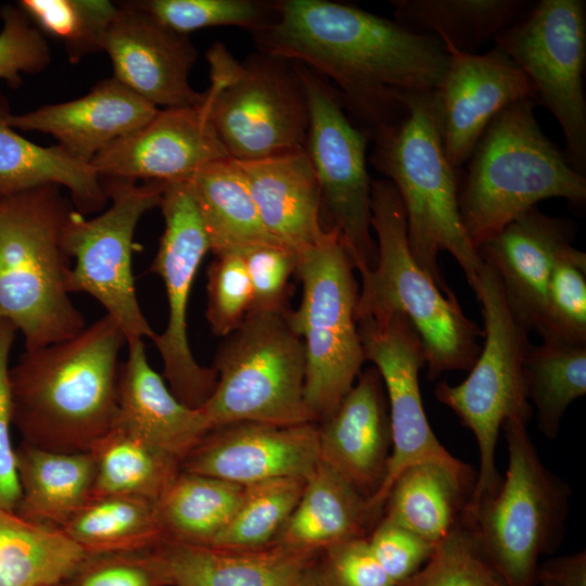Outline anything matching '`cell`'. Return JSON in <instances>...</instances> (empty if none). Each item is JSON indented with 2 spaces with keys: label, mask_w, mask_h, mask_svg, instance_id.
Masks as SVG:
<instances>
[{
  "label": "cell",
  "mask_w": 586,
  "mask_h": 586,
  "mask_svg": "<svg viewBox=\"0 0 586 586\" xmlns=\"http://www.w3.org/2000/svg\"><path fill=\"white\" fill-rule=\"evenodd\" d=\"M273 9L271 21L252 33L259 51L333 81L370 141L406 117V93L434 91L444 74L442 41L396 21L329 0H279Z\"/></svg>",
  "instance_id": "6da1fadb"
},
{
  "label": "cell",
  "mask_w": 586,
  "mask_h": 586,
  "mask_svg": "<svg viewBox=\"0 0 586 586\" xmlns=\"http://www.w3.org/2000/svg\"><path fill=\"white\" fill-rule=\"evenodd\" d=\"M125 344V334L105 315L72 337L21 355L9 377L12 423L22 443L89 451L116 421Z\"/></svg>",
  "instance_id": "7a4b0ae2"
},
{
  "label": "cell",
  "mask_w": 586,
  "mask_h": 586,
  "mask_svg": "<svg viewBox=\"0 0 586 586\" xmlns=\"http://www.w3.org/2000/svg\"><path fill=\"white\" fill-rule=\"evenodd\" d=\"M72 211L56 184L0 195V318L22 332L26 351L86 327L67 289L64 230Z\"/></svg>",
  "instance_id": "3957f363"
},
{
  "label": "cell",
  "mask_w": 586,
  "mask_h": 586,
  "mask_svg": "<svg viewBox=\"0 0 586 586\" xmlns=\"http://www.w3.org/2000/svg\"><path fill=\"white\" fill-rule=\"evenodd\" d=\"M536 105L534 100L523 99L502 110L467 162L458 205L476 251L543 200L585 203V175L545 135L535 117Z\"/></svg>",
  "instance_id": "277c9868"
},
{
  "label": "cell",
  "mask_w": 586,
  "mask_h": 586,
  "mask_svg": "<svg viewBox=\"0 0 586 586\" xmlns=\"http://www.w3.org/2000/svg\"><path fill=\"white\" fill-rule=\"evenodd\" d=\"M404 103L406 117L373 140L370 162L400 198L415 260L443 293L454 295L438 268L440 252L451 254L469 285L483 260L460 217L457 170L444 151L434 91L406 93Z\"/></svg>",
  "instance_id": "5b68a950"
},
{
  "label": "cell",
  "mask_w": 586,
  "mask_h": 586,
  "mask_svg": "<svg viewBox=\"0 0 586 586\" xmlns=\"http://www.w3.org/2000/svg\"><path fill=\"white\" fill-rule=\"evenodd\" d=\"M371 229L378 257L373 268L359 273L357 318L404 314L421 340L430 380L447 371L470 370L481 351L483 330L464 315L455 294L443 293L415 260L405 211L387 179L371 182Z\"/></svg>",
  "instance_id": "8992f818"
},
{
  "label": "cell",
  "mask_w": 586,
  "mask_h": 586,
  "mask_svg": "<svg viewBox=\"0 0 586 586\" xmlns=\"http://www.w3.org/2000/svg\"><path fill=\"white\" fill-rule=\"evenodd\" d=\"M470 286L482 308L484 345L464 381L458 385L440 382L434 390L436 398L459 417L476 441L480 464L467 512L475 510L501 484L496 467L500 428L510 419L528 421L532 417L525 382L530 331L510 309L497 275L484 262Z\"/></svg>",
  "instance_id": "52a82bcc"
},
{
  "label": "cell",
  "mask_w": 586,
  "mask_h": 586,
  "mask_svg": "<svg viewBox=\"0 0 586 586\" xmlns=\"http://www.w3.org/2000/svg\"><path fill=\"white\" fill-rule=\"evenodd\" d=\"M215 388L200 407L212 430L240 422H315L305 400L306 357L289 310L253 311L214 359Z\"/></svg>",
  "instance_id": "ba28073f"
},
{
  "label": "cell",
  "mask_w": 586,
  "mask_h": 586,
  "mask_svg": "<svg viewBox=\"0 0 586 586\" xmlns=\"http://www.w3.org/2000/svg\"><path fill=\"white\" fill-rule=\"evenodd\" d=\"M527 423H504L506 476L493 496L461 517L509 586H536L539 557L553 552L562 539L571 495L543 464Z\"/></svg>",
  "instance_id": "9c48e42d"
},
{
  "label": "cell",
  "mask_w": 586,
  "mask_h": 586,
  "mask_svg": "<svg viewBox=\"0 0 586 586\" xmlns=\"http://www.w3.org/2000/svg\"><path fill=\"white\" fill-rule=\"evenodd\" d=\"M337 233L328 230L297 253L302 298L289 320L305 347V400L315 422L327 419L354 385L366 361L357 327L359 286Z\"/></svg>",
  "instance_id": "30bf717a"
},
{
  "label": "cell",
  "mask_w": 586,
  "mask_h": 586,
  "mask_svg": "<svg viewBox=\"0 0 586 586\" xmlns=\"http://www.w3.org/2000/svg\"><path fill=\"white\" fill-rule=\"evenodd\" d=\"M211 120L229 157L252 161L306 148L309 109L295 65L259 51L239 63L213 46Z\"/></svg>",
  "instance_id": "8fae6325"
},
{
  "label": "cell",
  "mask_w": 586,
  "mask_h": 586,
  "mask_svg": "<svg viewBox=\"0 0 586 586\" xmlns=\"http://www.w3.org/2000/svg\"><path fill=\"white\" fill-rule=\"evenodd\" d=\"M165 182L107 178L103 184L111 205L87 219L72 211L65 225L64 245L74 258L68 279L69 293L93 296L120 328L126 340L156 335L138 303L132 273L136 227L151 208L158 206Z\"/></svg>",
  "instance_id": "7c38bea8"
},
{
  "label": "cell",
  "mask_w": 586,
  "mask_h": 586,
  "mask_svg": "<svg viewBox=\"0 0 586 586\" xmlns=\"http://www.w3.org/2000/svg\"><path fill=\"white\" fill-rule=\"evenodd\" d=\"M558 122L570 164L586 170V2L540 0L494 39Z\"/></svg>",
  "instance_id": "4fadbf2b"
},
{
  "label": "cell",
  "mask_w": 586,
  "mask_h": 586,
  "mask_svg": "<svg viewBox=\"0 0 586 586\" xmlns=\"http://www.w3.org/2000/svg\"><path fill=\"white\" fill-rule=\"evenodd\" d=\"M293 64L308 102L305 149L319 187L322 219H328V230L337 233L355 269L365 272L375 266L378 257L371 234L372 179L367 169L370 139L352 122L333 86Z\"/></svg>",
  "instance_id": "5bb4252c"
},
{
  "label": "cell",
  "mask_w": 586,
  "mask_h": 586,
  "mask_svg": "<svg viewBox=\"0 0 586 586\" xmlns=\"http://www.w3.org/2000/svg\"><path fill=\"white\" fill-rule=\"evenodd\" d=\"M158 206L165 228L151 271L164 283L168 317L165 330L152 341L169 390L184 405L200 408L212 395L217 374L194 358L187 318L191 288L209 241L188 179L165 182Z\"/></svg>",
  "instance_id": "9a60e30c"
},
{
  "label": "cell",
  "mask_w": 586,
  "mask_h": 586,
  "mask_svg": "<svg viewBox=\"0 0 586 586\" xmlns=\"http://www.w3.org/2000/svg\"><path fill=\"white\" fill-rule=\"evenodd\" d=\"M358 334L366 360L377 368L386 395L391 424V453L384 479L368 500L374 513L383 507L388 491L408 467L438 461L468 468L438 441L428 421L419 386V372L425 365L419 334L399 311L357 318Z\"/></svg>",
  "instance_id": "2e32d148"
},
{
  "label": "cell",
  "mask_w": 586,
  "mask_h": 586,
  "mask_svg": "<svg viewBox=\"0 0 586 586\" xmlns=\"http://www.w3.org/2000/svg\"><path fill=\"white\" fill-rule=\"evenodd\" d=\"M443 46L448 59L434 101L444 151L457 170L502 110L523 99L535 101V94L525 74L500 47L472 54Z\"/></svg>",
  "instance_id": "e0dca14e"
},
{
  "label": "cell",
  "mask_w": 586,
  "mask_h": 586,
  "mask_svg": "<svg viewBox=\"0 0 586 586\" xmlns=\"http://www.w3.org/2000/svg\"><path fill=\"white\" fill-rule=\"evenodd\" d=\"M212 91L202 103L158 110L142 128L114 141L89 163L100 178L173 182L230 158L211 120Z\"/></svg>",
  "instance_id": "ac0fdd59"
},
{
  "label": "cell",
  "mask_w": 586,
  "mask_h": 586,
  "mask_svg": "<svg viewBox=\"0 0 586 586\" xmlns=\"http://www.w3.org/2000/svg\"><path fill=\"white\" fill-rule=\"evenodd\" d=\"M117 5L102 42L113 77L156 107L202 103L205 91L189 81L198 59L189 36L169 29L133 1Z\"/></svg>",
  "instance_id": "d6986e66"
},
{
  "label": "cell",
  "mask_w": 586,
  "mask_h": 586,
  "mask_svg": "<svg viewBox=\"0 0 586 586\" xmlns=\"http://www.w3.org/2000/svg\"><path fill=\"white\" fill-rule=\"evenodd\" d=\"M319 460L316 422H240L213 430L186 457L181 470L247 486L280 477L306 479Z\"/></svg>",
  "instance_id": "ffe728a7"
},
{
  "label": "cell",
  "mask_w": 586,
  "mask_h": 586,
  "mask_svg": "<svg viewBox=\"0 0 586 586\" xmlns=\"http://www.w3.org/2000/svg\"><path fill=\"white\" fill-rule=\"evenodd\" d=\"M572 229L533 207L477 247L497 275L508 305L530 331L542 327L553 267L571 246Z\"/></svg>",
  "instance_id": "44dd1931"
},
{
  "label": "cell",
  "mask_w": 586,
  "mask_h": 586,
  "mask_svg": "<svg viewBox=\"0 0 586 586\" xmlns=\"http://www.w3.org/2000/svg\"><path fill=\"white\" fill-rule=\"evenodd\" d=\"M321 422L320 460L369 500L384 479L392 445L387 399L377 368L361 371Z\"/></svg>",
  "instance_id": "7402d4cb"
},
{
  "label": "cell",
  "mask_w": 586,
  "mask_h": 586,
  "mask_svg": "<svg viewBox=\"0 0 586 586\" xmlns=\"http://www.w3.org/2000/svg\"><path fill=\"white\" fill-rule=\"evenodd\" d=\"M158 110L111 77L81 98L9 113L7 123L13 129L51 135L68 154L89 164L107 145L146 125Z\"/></svg>",
  "instance_id": "603a6c76"
},
{
  "label": "cell",
  "mask_w": 586,
  "mask_h": 586,
  "mask_svg": "<svg viewBox=\"0 0 586 586\" xmlns=\"http://www.w3.org/2000/svg\"><path fill=\"white\" fill-rule=\"evenodd\" d=\"M234 162L276 241L301 253L326 235L319 187L306 149Z\"/></svg>",
  "instance_id": "cb8c5ba5"
},
{
  "label": "cell",
  "mask_w": 586,
  "mask_h": 586,
  "mask_svg": "<svg viewBox=\"0 0 586 586\" xmlns=\"http://www.w3.org/2000/svg\"><path fill=\"white\" fill-rule=\"evenodd\" d=\"M126 345L115 423L182 463L213 430L202 410L181 403L150 366L142 339L127 340Z\"/></svg>",
  "instance_id": "d4e9b609"
},
{
  "label": "cell",
  "mask_w": 586,
  "mask_h": 586,
  "mask_svg": "<svg viewBox=\"0 0 586 586\" xmlns=\"http://www.w3.org/2000/svg\"><path fill=\"white\" fill-rule=\"evenodd\" d=\"M150 550L167 586H294L315 555L278 545L235 550L167 537Z\"/></svg>",
  "instance_id": "484cf974"
},
{
  "label": "cell",
  "mask_w": 586,
  "mask_h": 586,
  "mask_svg": "<svg viewBox=\"0 0 586 586\" xmlns=\"http://www.w3.org/2000/svg\"><path fill=\"white\" fill-rule=\"evenodd\" d=\"M475 480L471 467L461 469L438 461L415 463L391 486L383 519L436 545L460 522Z\"/></svg>",
  "instance_id": "4316f807"
},
{
  "label": "cell",
  "mask_w": 586,
  "mask_h": 586,
  "mask_svg": "<svg viewBox=\"0 0 586 586\" xmlns=\"http://www.w3.org/2000/svg\"><path fill=\"white\" fill-rule=\"evenodd\" d=\"M371 514L368 498L319 460L305 479L302 495L272 545L310 553L326 550L364 537Z\"/></svg>",
  "instance_id": "83f0119b"
},
{
  "label": "cell",
  "mask_w": 586,
  "mask_h": 586,
  "mask_svg": "<svg viewBox=\"0 0 586 586\" xmlns=\"http://www.w3.org/2000/svg\"><path fill=\"white\" fill-rule=\"evenodd\" d=\"M15 456L20 517L62 528L91 497L95 462L90 451H53L21 442Z\"/></svg>",
  "instance_id": "f1b7e54d"
},
{
  "label": "cell",
  "mask_w": 586,
  "mask_h": 586,
  "mask_svg": "<svg viewBox=\"0 0 586 586\" xmlns=\"http://www.w3.org/2000/svg\"><path fill=\"white\" fill-rule=\"evenodd\" d=\"M0 95V195L47 184L67 188L79 213L101 208L107 198L101 178L90 164L61 146H40L18 135L8 123Z\"/></svg>",
  "instance_id": "f546056e"
},
{
  "label": "cell",
  "mask_w": 586,
  "mask_h": 586,
  "mask_svg": "<svg viewBox=\"0 0 586 586\" xmlns=\"http://www.w3.org/2000/svg\"><path fill=\"white\" fill-rule=\"evenodd\" d=\"M214 255L278 243L266 230L247 184L231 158L214 162L189 179Z\"/></svg>",
  "instance_id": "4dcf8cb0"
},
{
  "label": "cell",
  "mask_w": 586,
  "mask_h": 586,
  "mask_svg": "<svg viewBox=\"0 0 586 586\" xmlns=\"http://www.w3.org/2000/svg\"><path fill=\"white\" fill-rule=\"evenodd\" d=\"M395 21L464 53L479 49L532 7L525 0H393Z\"/></svg>",
  "instance_id": "1f68e13d"
},
{
  "label": "cell",
  "mask_w": 586,
  "mask_h": 586,
  "mask_svg": "<svg viewBox=\"0 0 586 586\" xmlns=\"http://www.w3.org/2000/svg\"><path fill=\"white\" fill-rule=\"evenodd\" d=\"M88 556L62 528L0 509V586L65 584Z\"/></svg>",
  "instance_id": "d6a6232c"
},
{
  "label": "cell",
  "mask_w": 586,
  "mask_h": 586,
  "mask_svg": "<svg viewBox=\"0 0 586 586\" xmlns=\"http://www.w3.org/2000/svg\"><path fill=\"white\" fill-rule=\"evenodd\" d=\"M89 451L95 462L91 496L123 495L156 501L181 471L180 461L118 423Z\"/></svg>",
  "instance_id": "836d02e7"
},
{
  "label": "cell",
  "mask_w": 586,
  "mask_h": 586,
  "mask_svg": "<svg viewBox=\"0 0 586 586\" xmlns=\"http://www.w3.org/2000/svg\"><path fill=\"white\" fill-rule=\"evenodd\" d=\"M62 530L89 556L146 551L165 538L155 502L123 495L91 496Z\"/></svg>",
  "instance_id": "e575fe53"
},
{
  "label": "cell",
  "mask_w": 586,
  "mask_h": 586,
  "mask_svg": "<svg viewBox=\"0 0 586 586\" xmlns=\"http://www.w3.org/2000/svg\"><path fill=\"white\" fill-rule=\"evenodd\" d=\"M244 487L181 470L154 501L165 537L207 545L234 514Z\"/></svg>",
  "instance_id": "d590c367"
},
{
  "label": "cell",
  "mask_w": 586,
  "mask_h": 586,
  "mask_svg": "<svg viewBox=\"0 0 586 586\" xmlns=\"http://www.w3.org/2000/svg\"><path fill=\"white\" fill-rule=\"evenodd\" d=\"M525 382L527 398L537 411V426L546 437L556 438L566 408L586 393V345L557 340L531 345Z\"/></svg>",
  "instance_id": "8d00e7d4"
},
{
  "label": "cell",
  "mask_w": 586,
  "mask_h": 586,
  "mask_svg": "<svg viewBox=\"0 0 586 586\" xmlns=\"http://www.w3.org/2000/svg\"><path fill=\"white\" fill-rule=\"evenodd\" d=\"M305 479L280 477L244 487L228 524L207 544L235 550L271 546L294 510Z\"/></svg>",
  "instance_id": "74e56055"
},
{
  "label": "cell",
  "mask_w": 586,
  "mask_h": 586,
  "mask_svg": "<svg viewBox=\"0 0 586 586\" xmlns=\"http://www.w3.org/2000/svg\"><path fill=\"white\" fill-rule=\"evenodd\" d=\"M20 7L39 29L64 44L72 63L102 50L118 9L106 0H23Z\"/></svg>",
  "instance_id": "f35d334b"
},
{
  "label": "cell",
  "mask_w": 586,
  "mask_h": 586,
  "mask_svg": "<svg viewBox=\"0 0 586 586\" xmlns=\"http://www.w3.org/2000/svg\"><path fill=\"white\" fill-rule=\"evenodd\" d=\"M397 586H509L460 520L433 549L424 565Z\"/></svg>",
  "instance_id": "ab89813d"
},
{
  "label": "cell",
  "mask_w": 586,
  "mask_h": 586,
  "mask_svg": "<svg viewBox=\"0 0 586 586\" xmlns=\"http://www.w3.org/2000/svg\"><path fill=\"white\" fill-rule=\"evenodd\" d=\"M538 333L543 340L586 345V255L573 245L551 272Z\"/></svg>",
  "instance_id": "60d3db41"
},
{
  "label": "cell",
  "mask_w": 586,
  "mask_h": 586,
  "mask_svg": "<svg viewBox=\"0 0 586 586\" xmlns=\"http://www.w3.org/2000/svg\"><path fill=\"white\" fill-rule=\"evenodd\" d=\"M169 29L189 35L216 26H237L252 33L273 17V2L253 0H144L133 1Z\"/></svg>",
  "instance_id": "b9f144b4"
},
{
  "label": "cell",
  "mask_w": 586,
  "mask_h": 586,
  "mask_svg": "<svg viewBox=\"0 0 586 586\" xmlns=\"http://www.w3.org/2000/svg\"><path fill=\"white\" fill-rule=\"evenodd\" d=\"M253 306V290L242 253L215 255L207 268L206 319L215 335L237 330Z\"/></svg>",
  "instance_id": "7bdbcfd3"
},
{
  "label": "cell",
  "mask_w": 586,
  "mask_h": 586,
  "mask_svg": "<svg viewBox=\"0 0 586 586\" xmlns=\"http://www.w3.org/2000/svg\"><path fill=\"white\" fill-rule=\"evenodd\" d=\"M0 78L12 88L22 82L21 74H36L50 63V50L38 28L22 9L5 5L0 11Z\"/></svg>",
  "instance_id": "ee69618b"
},
{
  "label": "cell",
  "mask_w": 586,
  "mask_h": 586,
  "mask_svg": "<svg viewBox=\"0 0 586 586\" xmlns=\"http://www.w3.org/2000/svg\"><path fill=\"white\" fill-rule=\"evenodd\" d=\"M253 290V311L286 309L289 281L296 272L297 253L278 244H263L242 253Z\"/></svg>",
  "instance_id": "f6af8a7d"
},
{
  "label": "cell",
  "mask_w": 586,
  "mask_h": 586,
  "mask_svg": "<svg viewBox=\"0 0 586 586\" xmlns=\"http://www.w3.org/2000/svg\"><path fill=\"white\" fill-rule=\"evenodd\" d=\"M66 586H167L151 550L88 556Z\"/></svg>",
  "instance_id": "bcb514c9"
},
{
  "label": "cell",
  "mask_w": 586,
  "mask_h": 586,
  "mask_svg": "<svg viewBox=\"0 0 586 586\" xmlns=\"http://www.w3.org/2000/svg\"><path fill=\"white\" fill-rule=\"evenodd\" d=\"M16 327L0 318V509L15 511L20 500L15 448L12 444V400L9 356Z\"/></svg>",
  "instance_id": "7dc6e473"
},
{
  "label": "cell",
  "mask_w": 586,
  "mask_h": 586,
  "mask_svg": "<svg viewBox=\"0 0 586 586\" xmlns=\"http://www.w3.org/2000/svg\"><path fill=\"white\" fill-rule=\"evenodd\" d=\"M367 539L377 560L396 585L418 572L435 546L385 519Z\"/></svg>",
  "instance_id": "c3c4849f"
},
{
  "label": "cell",
  "mask_w": 586,
  "mask_h": 586,
  "mask_svg": "<svg viewBox=\"0 0 586 586\" xmlns=\"http://www.w3.org/2000/svg\"><path fill=\"white\" fill-rule=\"evenodd\" d=\"M336 586H397L373 555L368 539L355 537L326 549Z\"/></svg>",
  "instance_id": "681fc988"
},
{
  "label": "cell",
  "mask_w": 586,
  "mask_h": 586,
  "mask_svg": "<svg viewBox=\"0 0 586 586\" xmlns=\"http://www.w3.org/2000/svg\"><path fill=\"white\" fill-rule=\"evenodd\" d=\"M536 585L586 586L585 551L551 558L539 564Z\"/></svg>",
  "instance_id": "f907efd6"
},
{
  "label": "cell",
  "mask_w": 586,
  "mask_h": 586,
  "mask_svg": "<svg viewBox=\"0 0 586 586\" xmlns=\"http://www.w3.org/2000/svg\"><path fill=\"white\" fill-rule=\"evenodd\" d=\"M294 586H336L327 566L313 565L305 569Z\"/></svg>",
  "instance_id": "816d5d0a"
},
{
  "label": "cell",
  "mask_w": 586,
  "mask_h": 586,
  "mask_svg": "<svg viewBox=\"0 0 586 586\" xmlns=\"http://www.w3.org/2000/svg\"><path fill=\"white\" fill-rule=\"evenodd\" d=\"M54 586H66V584H60V585H54Z\"/></svg>",
  "instance_id": "f5cc1de1"
}]
</instances>
